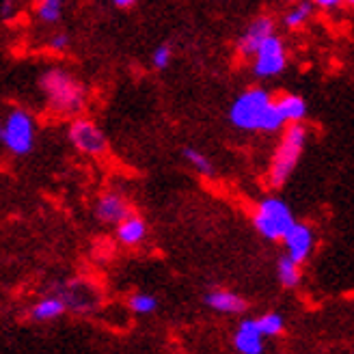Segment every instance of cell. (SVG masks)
Returning a JSON list of instances; mask_svg holds the SVG:
<instances>
[{
  "mask_svg": "<svg viewBox=\"0 0 354 354\" xmlns=\"http://www.w3.org/2000/svg\"><path fill=\"white\" fill-rule=\"evenodd\" d=\"M229 121L246 132H277L286 126L277 100L263 88H249L240 93L229 109Z\"/></svg>",
  "mask_w": 354,
  "mask_h": 354,
  "instance_id": "6da1fadb",
  "label": "cell"
},
{
  "mask_svg": "<svg viewBox=\"0 0 354 354\" xmlns=\"http://www.w3.org/2000/svg\"><path fill=\"white\" fill-rule=\"evenodd\" d=\"M39 86L48 106L59 115H78L86 104L84 84L63 67H50L41 74Z\"/></svg>",
  "mask_w": 354,
  "mask_h": 354,
  "instance_id": "7a4b0ae2",
  "label": "cell"
},
{
  "mask_svg": "<svg viewBox=\"0 0 354 354\" xmlns=\"http://www.w3.org/2000/svg\"><path fill=\"white\" fill-rule=\"evenodd\" d=\"M305 143H307V128L303 123H292L286 130V134H283L270 162V169H268V184L272 188H281L290 180V175L294 173L300 156H303Z\"/></svg>",
  "mask_w": 354,
  "mask_h": 354,
  "instance_id": "3957f363",
  "label": "cell"
},
{
  "mask_svg": "<svg viewBox=\"0 0 354 354\" xmlns=\"http://www.w3.org/2000/svg\"><path fill=\"white\" fill-rule=\"evenodd\" d=\"M294 223L292 207L279 197H266L253 209V227L266 240H283Z\"/></svg>",
  "mask_w": 354,
  "mask_h": 354,
  "instance_id": "277c9868",
  "label": "cell"
},
{
  "mask_svg": "<svg viewBox=\"0 0 354 354\" xmlns=\"http://www.w3.org/2000/svg\"><path fill=\"white\" fill-rule=\"evenodd\" d=\"M0 143L15 156L30 153L35 145V121L30 113L13 109L5 121H0Z\"/></svg>",
  "mask_w": 354,
  "mask_h": 354,
  "instance_id": "5b68a950",
  "label": "cell"
},
{
  "mask_svg": "<svg viewBox=\"0 0 354 354\" xmlns=\"http://www.w3.org/2000/svg\"><path fill=\"white\" fill-rule=\"evenodd\" d=\"M67 136H69V140H72V145L84 156L100 158L109 151V140H106V134L97 128V123L93 119L76 117L72 123H69Z\"/></svg>",
  "mask_w": 354,
  "mask_h": 354,
  "instance_id": "8992f818",
  "label": "cell"
},
{
  "mask_svg": "<svg viewBox=\"0 0 354 354\" xmlns=\"http://www.w3.org/2000/svg\"><path fill=\"white\" fill-rule=\"evenodd\" d=\"M286 65H288L286 46H283L281 37L270 35L255 52L253 72L259 78H272V76H279L283 69H286Z\"/></svg>",
  "mask_w": 354,
  "mask_h": 354,
  "instance_id": "52a82bcc",
  "label": "cell"
},
{
  "mask_svg": "<svg viewBox=\"0 0 354 354\" xmlns=\"http://www.w3.org/2000/svg\"><path fill=\"white\" fill-rule=\"evenodd\" d=\"M55 294L65 300L67 311L72 309L74 313H91L100 305V292L82 279L63 283Z\"/></svg>",
  "mask_w": 354,
  "mask_h": 354,
  "instance_id": "ba28073f",
  "label": "cell"
},
{
  "mask_svg": "<svg viewBox=\"0 0 354 354\" xmlns=\"http://www.w3.org/2000/svg\"><path fill=\"white\" fill-rule=\"evenodd\" d=\"M93 214L104 225H119L123 218H128L132 214V205L121 192L106 190L97 197L93 205Z\"/></svg>",
  "mask_w": 354,
  "mask_h": 354,
  "instance_id": "9c48e42d",
  "label": "cell"
},
{
  "mask_svg": "<svg viewBox=\"0 0 354 354\" xmlns=\"http://www.w3.org/2000/svg\"><path fill=\"white\" fill-rule=\"evenodd\" d=\"M283 246H286V255L290 259H294L296 263H305L309 259V255L313 253L315 246V236L313 229L305 223H294L290 232L283 236Z\"/></svg>",
  "mask_w": 354,
  "mask_h": 354,
  "instance_id": "30bf717a",
  "label": "cell"
},
{
  "mask_svg": "<svg viewBox=\"0 0 354 354\" xmlns=\"http://www.w3.org/2000/svg\"><path fill=\"white\" fill-rule=\"evenodd\" d=\"M270 35H274V20L272 17H268V15L255 17V20L242 32V37L238 39V55L244 59L255 57L259 46L268 39Z\"/></svg>",
  "mask_w": 354,
  "mask_h": 354,
  "instance_id": "8fae6325",
  "label": "cell"
},
{
  "mask_svg": "<svg viewBox=\"0 0 354 354\" xmlns=\"http://www.w3.org/2000/svg\"><path fill=\"white\" fill-rule=\"evenodd\" d=\"M203 303L216 313H223V315H238V313H244L249 303L236 292L232 290H223V288H214L209 290L205 296H203Z\"/></svg>",
  "mask_w": 354,
  "mask_h": 354,
  "instance_id": "7c38bea8",
  "label": "cell"
},
{
  "mask_svg": "<svg viewBox=\"0 0 354 354\" xmlns=\"http://www.w3.org/2000/svg\"><path fill=\"white\" fill-rule=\"evenodd\" d=\"M263 339L253 317H244L234 333V348L238 354H263Z\"/></svg>",
  "mask_w": 354,
  "mask_h": 354,
  "instance_id": "4fadbf2b",
  "label": "cell"
},
{
  "mask_svg": "<svg viewBox=\"0 0 354 354\" xmlns=\"http://www.w3.org/2000/svg\"><path fill=\"white\" fill-rule=\"evenodd\" d=\"M67 313V305L65 300L57 294H48L44 298H39L37 303H32L28 307V320L37 322V324H46V322H55L59 317H63Z\"/></svg>",
  "mask_w": 354,
  "mask_h": 354,
  "instance_id": "5bb4252c",
  "label": "cell"
},
{
  "mask_svg": "<svg viewBox=\"0 0 354 354\" xmlns=\"http://www.w3.org/2000/svg\"><path fill=\"white\" fill-rule=\"evenodd\" d=\"M115 238L119 244L123 246H138V244H143L145 238H147V223L143 216H138V214H132L128 218H123L119 225H115Z\"/></svg>",
  "mask_w": 354,
  "mask_h": 354,
  "instance_id": "9a60e30c",
  "label": "cell"
},
{
  "mask_svg": "<svg viewBox=\"0 0 354 354\" xmlns=\"http://www.w3.org/2000/svg\"><path fill=\"white\" fill-rule=\"evenodd\" d=\"M277 106H279L281 117L286 119V123H300L307 117V102L300 95H294V93L281 95L277 100Z\"/></svg>",
  "mask_w": 354,
  "mask_h": 354,
  "instance_id": "2e32d148",
  "label": "cell"
},
{
  "mask_svg": "<svg viewBox=\"0 0 354 354\" xmlns=\"http://www.w3.org/2000/svg\"><path fill=\"white\" fill-rule=\"evenodd\" d=\"M277 277L283 288H296L300 279H303V272H300V263H296L294 259H290L288 255H283L277 263Z\"/></svg>",
  "mask_w": 354,
  "mask_h": 354,
  "instance_id": "e0dca14e",
  "label": "cell"
},
{
  "mask_svg": "<svg viewBox=\"0 0 354 354\" xmlns=\"http://www.w3.org/2000/svg\"><path fill=\"white\" fill-rule=\"evenodd\" d=\"M255 324L263 337H279L283 328H286V317L277 311H268V313L255 317Z\"/></svg>",
  "mask_w": 354,
  "mask_h": 354,
  "instance_id": "ac0fdd59",
  "label": "cell"
},
{
  "mask_svg": "<svg viewBox=\"0 0 354 354\" xmlns=\"http://www.w3.org/2000/svg\"><path fill=\"white\" fill-rule=\"evenodd\" d=\"M158 307H160L158 305V298L147 292H134L128 298V309L134 315H151L158 311Z\"/></svg>",
  "mask_w": 354,
  "mask_h": 354,
  "instance_id": "d6986e66",
  "label": "cell"
},
{
  "mask_svg": "<svg viewBox=\"0 0 354 354\" xmlns=\"http://www.w3.org/2000/svg\"><path fill=\"white\" fill-rule=\"evenodd\" d=\"M35 13L41 22L55 24L63 15V0H35Z\"/></svg>",
  "mask_w": 354,
  "mask_h": 354,
  "instance_id": "ffe728a7",
  "label": "cell"
},
{
  "mask_svg": "<svg viewBox=\"0 0 354 354\" xmlns=\"http://www.w3.org/2000/svg\"><path fill=\"white\" fill-rule=\"evenodd\" d=\"M182 156L186 158V162L197 171L199 175H205V177H212L214 175V165H212V160L209 158L203 153V151H199V149H194V147H186L184 151H182Z\"/></svg>",
  "mask_w": 354,
  "mask_h": 354,
  "instance_id": "44dd1931",
  "label": "cell"
},
{
  "mask_svg": "<svg viewBox=\"0 0 354 354\" xmlns=\"http://www.w3.org/2000/svg\"><path fill=\"white\" fill-rule=\"evenodd\" d=\"M311 11H313L311 3H298V5H294L286 13V20H283V22H286L288 28H300V26H303L309 20Z\"/></svg>",
  "mask_w": 354,
  "mask_h": 354,
  "instance_id": "7402d4cb",
  "label": "cell"
},
{
  "mask_svg": "<svg viewBox=\"0 0 354 354\" xmlns=\"http://www.w3.org/2000/svg\"><path fill=\"white\" fill-rule=\"evenodd\" d=\"M171 59H173V50L169 44H162L153 50V57H151V63L156 69H167L171 65Z\"/></svg>",
  "mask_w": 354,
  "mask_h": 354,
  "instance_id": "603a6c76",
  "label": "cell"
},
{
  "mask_svg": "<svg viewBox=\"0 0 354 354\" xmlns=\"http://www.w3.org/2000/svg\"><path fill=\"white\" fill-rule=\"evenodd\" d=\"M48 46H50V50H55V52H65L69 48V35H65V32L52 35Z\"/></svg>",
  "mask_w": 354,
  "mask_h": 354,
  "instance_id": "cb8c5ba5",
  "label": "cell"
},
{
  "mask_svg": "<svg viewBox=\"0 0 354 354\" xmlns=\"http://www.w3.org/2000/svg\"><path fill=\"white\" fill-rule=\"evenodd\" d=\"M113 5H115L117 9H130V7L136 5V0H113Z\"/></svg>",
  "mask_w": 354,
  "mask_h": 354,
  "instance_id": "d4e9b609",
  "label": "cell"
},
{
  "mask_svg": "<svg viewBox=\"0 0 354 354\" xmlns=\"http://www.w3.org/2000/svg\"><path fill=\"white\" fill-rule=\"evenodd\" d=\"M13 5H15V0H3V7H0V13H3L5 17H9V15H11Z\"/></svg>",
  "mask_w": 354,
  "mask_h": 354,
  "instance_id": "484cf974",
  "label": "cell"
},
{
  "mask_svg": "<svg viewBox=\"0 0 354 354\" xmlns=\"http://www.w3.org/2000/svg\"><path fill=\"white\" fill-rule=\"evenodd\" d=\"M311 3L320 5V7H335V5H339L342 0H311Z\"/></svg>",
  "mask_w": 354,
  "mask_h": 354,
  "instance_id": "4316f807",
  "label": "cell"
},
{
  "mask_svg": "<svg viewBox=\"0 0 354 354\" xmlns=\"http://www.w3.org/2000/svg\"><path fill=\"white\" fill-rule=\"evenodd\" d=\"M346 5H350V7H354V0H344Z\"/></svg>",
  "mask_w": 354,
  "mask_h": 354,
  "instance_id": "83f0119b",
  "label": "cell"
},
{
  "mask_svg": "<svg viewBox=\"0 0 354 354\" xmlns=\"http://www.w3.org/2000/svg\"><path fill=\"white\" fill-rule=\"evenodd\" d=\"M288 3H296V0H288Z\"/></svg>",
  "mask_w": 354,
  "mask_h": 354,
  "instance_id": "f1b7e54d",
  "label": "cell"
}]
</instances>
